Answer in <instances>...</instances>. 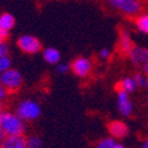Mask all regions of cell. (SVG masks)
Masks as SVG:
<instances>
[{
    "mask_svg": "<svg viewBox=\"0 0 148 148\" xmlns=\"http://www.w3.org/2000/svg\"><path fill=\"white\" fill-rule=\"evenodd\" d=\"M0 128L5 136L24 135L26 130L25 121L20 119L16 112H3L0 114Z\"/></svg>",
    "mask_w": 148,
    "mask_h": 148,
    "instance_id": "6da1fadb",
    "label": "cell"
},
{
    "mask_svg": "<svg viewBox=\"0 0 148 148\" xmlns=\"http://www.w3.org/2000/svg\"><path fill=\"white\" fill-rule=\"evenodd\" d=\"M16 114L24 121H34L42 114V108L38 102L33 100H23L16 107Z\"/></svg>",
    "mask_w": 148,
    "mask_h": 148,
    "instance_id": "7a4b0ae2",
    "label": "cell"
},
{
    "mask_svg": "<svg viewBox=\"0 0 148 148\" xmlns=\"http://www.w3.org/2000/svg\"><path fill=\"white\" fill-rule=\"evenodd\" d=\"M0 84L7 90V92H14L23 85V75L17 70L11 68L10 70L0 73Z\"/></svg>",
    "mask_w": 148,
    "mask_h": 148,
    "instance_id": "3957f363",
    "label": "cell"
},
{
    "mask_svg": "<svg viewBox=\"0 0 148 148\" xmlns=\"http://www.w3.org/2000/svg\"><path fill=\"white\" fill-rule=\"evenodd\" d=\"M110 6L127 17H136L141 13L142 5L140 0H108Z\"/></svg>",
    "mask_w": 148,
    "mask_h": 148,
    "instance_id": "277c9868",
    "label": "cell"
},
{
    "mask_svg": "<svg viewBox=\"0 0 148 148\" xmlns=\"http://www.w3.org/2000/svg\"><path fill=\"white\" fill-rule=\"evenodd\" d=\"M17 45L19 47V50H21L24 53H27V55H34L42 50L40 40L37 37L31 34L20 36L17 40Z\"/></svg>",
    "mask_w": 148,
    "mask_h": 148,
    "instance_id": "5b68a950",
    "label": "cell"
},
{
    "mask_svg": "<svg viewBox=\"0 0 148 148\" xmlns=\"http://www.w3.org/2000/svg\"><path fill=\"white\" fill-rule=\"evenodd\" d=\"M71 71L79 78H87L92 71V62L88 57H77L70 64Z\"/></svg>",
    "mask_w": 148,
    "mask_h": 148,
    "instance_id": "8992f818",
    "label": "cell"
},
{
    "mask_svg": "<svg viewBox=\"0 0 148 148\" xmlns=\"http://www.w3.org/2000/svg\"><path fill=\"white\" fill-rule=\"evenodd\" d=\"M127 56L135 66L143 68L146 64H148V47L134 45Z\"/></svg>",
    "mask_w": 148,
    "mask_h": 148,
    "instance_id": "52a82bcc",
    "label": "cell"
},
{
    "mask_svg": "<svg viewBox=\"0 0 148 148\" xmlns=\"http://www.w3.org/2000/svg\"><path fill=\"white\" fill-rule=\"evenodd\" d=\"M117 109L123 117H129L133 114V103L129 94L120 89L117 90Z\"/></svg>",
    "mask_w": 148,
    "mask_h": 148,
    "instance_id": "ba28073f",
    "label": "cell"
},
{
    "mask_svg": "<svg viewBox=\"0 0 148 148\" xmlns=\"http://www.w3.org/2000/svg\"><path fill=\"white\" fill-rule=\"evenodd\" d=\"M108 130H109V134L112 135L114 139H123V138H126L129 133L128 125L126 122L120 121V120H114L112 122H109Z\"/></svg>",
    "mask_w": 148,
    "mask_h": 148,
    "instance_id": "9c48e42d",
    "label": "cell"
},
{
    "mask_svg": "<svg viewBox=\"0 0 148 148\" xmlns=\"http://www.w3.org/2000/svg\"><path fill=\"white\" fill-rule=\"evenodd\" d=\"M1 143H3V148H27L26 138H24L23 135L5 136Z\"/></svg>",
    "mask_w": 148,
    "mask_h": 148,
    "instance_id": "30bf717a",
    "label": "cell"
},
{
    "mask_svg": "<svg viewBox=\"0 0 148 148\" xmlns=\"http://www.w3.org/2000/svg\"><path fill=\"white\" fill-rule=\"evenodd\" d=\"M134 46L133 40H132V37L129 34V32L127 30H122L120 33V39H119V47H120V51L122 53H128L132 47Z\"/></svg>",
    "mask_w": 148,
    "mask_h": 148,
    "instance_id": "8fae6325",
    "label": "cell"
},
{
    "mask_svg": "<svg viewBox=\"0 0 148 148\" xmlns=\"http://www.w3.org/2000/svg\"><path fill=\"white\" fill-rule=\"evenodd\" d=\"M43 58L47 64H57L60 62V52L56 47H47L43 51Z\"/></svg>",
    "mask_w": 148,
    "mask_h": 148,
    "instance_id": "7c38bea8",
    "label": "cell"
},
{
    "mask_svg": "<svg viewBox=\"0 0 148 148\" xmlns=\"http://www.w3.org/2000/svg\"><path fill=\"white\" fill-rule=\"evenodd\" d=\"M119 89L126 91L128 94H132V92H134L135 90L138 89V87H136V84H135V81H134L133 77H125V78H122L120 81Z\"/></svg>",
    "mask_w": 148,
    "mask_h": 148,
    "instance_id": "4fadbf2b",
    "label": "cell"
},
{
    "mask_svg": "<svg viewBox=\"0 0 148 148\" xmlns=\"http://www.w3.org/2000/svg\"><path fill=\"white\" fill-rule=\"evenodd\" d=\"M16 25V19L14 17L10 14V13H3L0 14V27L6 30V31H11Z\"/></svg>",
    "mask_w": 148,
    "mask_h": 148,
    "instance_id": "5bb4252c",
    "label": "cell"
},
{
    "mask_svg": "<svg viewBox=\"0 0 148 148\" xmlns=\"http://www.w3.org/2000/svg\"><path fill=\"white\" fill-rule=\"evenodd\" d=\"M135 26L136 29L145 33L148 34V12L147 13H140L136 16V19H135Z\"/></svg>",
    "mask_w": 148,
    "mask_h": 148,
    "instance_id": "9a60e30c",
    "label": "cell"
},
{
    "mask_svg": "<svg viewBox=\"0 0 148 148\" xmlns=\"http://www.w3.org/2000/svg\"><path fill=\"white\" fill-rule=\"evenodd\" d=\"M26 147L27 148H42L43 141L37 135H30L29 138H26Z\"/></svg>",
    "mask_w": 148,
    "mask_h": 148,
    "instance_id": "2e32d148",
    "label": "cell"
},
{
    "mask_svg": "<svg viewBox=\"0 0 148 148\" xmlns=\"http://www.w3.org/2000/svg\"><path fill=\"white\" fill-rule=\"evenodd\" d=\"M116 145V139H114L113 136L109 138H103L96 143L95 148H114Z\"/></svg>",
    "mask_w": 148,
    "mask_h": 148,
    "instance_id": "e0dca14e",
    "label": "cell"
},
{
    "mask_svg": "<svg viewBox=\"0 0 148 148\" xmlns=\"http://www.w3.org/2000/svg\"><path fill=\"white\" fill-rule=\"evenodd\" d=\"M12 68V60L7 55L0 57V73H3Z\"/></svg>",
    "mask_w": 148,
    "mask_h": 148,
    "instance_id": "ac0fdd59",
    "label": "cell"
},
{
    "mask_svg": "<svg viewBox=\"0 0 148 148\" xmlns=\"http://www.w3.org/2000/svg\"><path fill=\"white\" fill-rule=\"evenodd\" d=\"M134 81H135V84H136L138 88H141V87H145V82H146V76H143L142 73H135L133 76Z\"/></svg>",
    "mask_w": 148,
    "mask_h": 148,
    "instance_id": "d6986e66",
    "label": "cell"
},
{
    "mask_svg": "<svg viewBox=\"0 0 148 148\" xmlns=\"http://www.w3.org/2000/svg\"><path fill=\"white\" fill-rule=\"evenodd\" d=\"M56 70H57V72H59V73H66V72H69L71 69H70V65H69L68 63L59 62V63L56 64Z\"/></svg>",
    "mask_w": 148,
    "mask_h": 148,
    "instance_id": "ffe728a7",
    "label": "cell"
},
{
    "mask_svg": "<svg viewBox=\"0 0 148 148\" xmlns=\"http://www.w3.org/2000/svg\"><path fill=\"white\" fill-rule=\"evenodd\" d=\"M100 57L101 59H108L110 57V50L109 49H102L100 51Z\"/></svg>",
    "mask_w": 148,
    "mask_h": 148,
    "instance_id": "44dd1931",
    "label": "cell"
},
{
    "mask_svg": "<svg viewBox=\"0 0 148 148\" xmlns=\"http://www.w3.org/2000/svg\"><path fill=\"white\" fill-rule=\"evenodd\" d=\"M4 55H7V45L5 44V42L0 40V57Z\"/></svg>",
    "mask_w": 148,
    "mask_h": 148,
    "instance_id": "7402d4cb",
    "label": "cell"
},
{
    "mask_svg": "<svg viewBox=\"0 0 148 148\" xmlns=\"http://www.w3.org/2000/svg\"><path fill=\"white\" fill-rule=\"evenodd\" d=\"M7 90L3 87V85L1 84H0V102H3L4 100H5V98L7 97Z\"/></svg>",
    "mask_w": 148,
    "mask_h": 148,
    "instance_id": "603a6c76",
    "label": "cell"
},
{
    "mask_svg": "<svg viewBox=\"0 0 148 148\" xmlns=\"http://www.w3.org/2000/svg\"><path fill=\"white\" fill-rule=\"evenodd\" d=\"M7 37H8V31H6V30L0 27V40L5 42L7 39Z\"/></svg>",
    "mask_w": 148,
    "mask_h": 148,
    "instance_id": "cb8c5ba5",
    "label": "cell"
},
{
    "mask_svg": "<svg viewBox=\"0 0 148 148\" xmlns=\"http://www.w3.org/2000/svg\"><path fill=\"white\" fill-rule=\"evenodd\" d=\"M140 148H148V138L146 140H143V142L141 143V147Z\"/></svg>",
    "mask_w": 148,
    "mask_h": 148,
    "instance_id": "d4e9b609",
    "label": "cell"
},
{
    "mask_svg": "<svg viewBox=\"0 0 148 148\" xmlns=\"http://www.w3.org/2000/svg\"><path fill=\"white\" fill-rule=\"evenodd\" d=\"M143 72H145V75H146V77H148V64H146L143 68Z\"/></svg>",
    "mask_w": 148,
    "mask_h": 148,
    "instance_id": "484cf974",
    "label": "cell"
},
{
    "mask_svg": "<svg viewBox=\"0 0 148 148\" xmlns=\"http://www.w3.org/2000/svg\"><path fill=\"white\" fill-rule=\"evenodd\" d=\"M4 138H5V135H4V133H3V130H1V128H0V142H3V140H4Z\"/></svg>",
    "mask_w": 148,
    "mask_h": 148,
    "instance_id": "4316f807",
    "label": "cell"
},
{
    "mask_svg": "<svg viewBox=\"0 0 148 148\" xmlns=\"http://www.w3.org/2000/svg\"><path fill=\"white\" fill-rule=\"evenodd\" d=\"M114 148H125V146H123L122 143H119V142H116V145H115V147Z\"/></svg>",
    "mask_w": 148,
    "mask_h": 148,
    "instance_id": "83f0119b",
    "label": "cell"
},
{
    "mask_svg": "<svg viewBox=\"0 0 148 148\" xmlns=\"http://www.w3.org/2000/svg\"><path fill=\"white\" fill-rule=\"evenodd\" d=\"M145 88L148 90V77L146 78V82H145Z\"/></svg>",
    "mask_w": 148,
    "mask_h": 148,
    "instance_id": "f1b7e54d",
    "label": "cell"
},
{
    "mask_svg": "<svg viewBox=\"0 0 148 148\" xmlns=\"http://www.w3.org/2000/svg\"><path fill=\"white\" fill-rule=\"evenodd\" d=\"M4 112V110H3V102H0V114H1Z\"/></svg>",
    "mask_w": 148,
    "mask_h": 148,
    "instance_id": "f546056e",
    "label": "cell"
},
{
    "mask_svg": "<svg viewBox=\"0 0 148 148\" xmlns=\"http://www.w3.org/2000/svg\"><path fill=\"white\" fill-rule=\"evenodd\" d=\"M0 148H3V143L1 142H0Z\"/></svg>",
    "mask_w": 148,
    "mask_h": 148,
    "instance_id": "4dcf8cb0",
    "label": "cell"
}]
</instances>
